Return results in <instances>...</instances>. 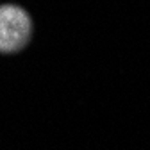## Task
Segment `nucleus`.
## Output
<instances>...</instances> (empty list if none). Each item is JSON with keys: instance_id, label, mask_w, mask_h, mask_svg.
<instances>
[{"instance_id": "1", "label": "nucleus", "mask_w": 150, "mask_h": 150, "mask_svg": "<svg viewBox=\"0 0 150 150\" xmlns=\"http://www.w3.org/2000/svg\"><path fill=\"white\" fill-rule=\"evenodd\" d=\"M30 18L18 6H0V52H16L30 38Z\"/></svg>"}]
</instances>
